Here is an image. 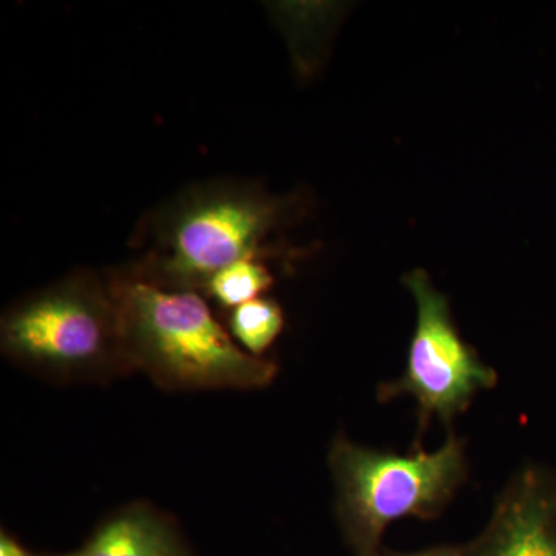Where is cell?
Listing matches in <instances>:
<instances>
[{"label":"cell","instance_id":"obj_5","mask_svg":"<svg viewBox=\"0 0 556 556\" xmlns=\"http://www.w3.org/2000/svg\"><path fill=\"white\" fill-rule=\"evenodd\" d=\"M404 285L416 302L415 334L404 375L382 383L378 397L380 402L415 399L419 431H426L433 419L450 426L467 412L478 393L496 387L497 375L460 338L447 299L426 270H412Z\"/></svg>","mask_w":556,"mask_h":556},{"label":"cell","instance_id":"obj_2","mask_svg":"<svg viewBox=\"0 0 556 556\" xmlns=\"http://www.w3.org/2000/svg\"><path fill=\"white\" fill-rule=\"evenodd\" d=\"M108 277L131 371L172 391L255 390L276 379L277 365L240 348L199 291L156 287L127 266Z\"/></svg>","mask_w":556,"mask_h":556},{"label":"cell","instance_id":"obj_1","mask_svg":"<svg viewBox=\"0 0 556 556\" xmlns=\"http://www.w3.org/2000/svg\"><path fill=\"white\" fill-rule=\"evenodd\" d=\"M294 208L252 181L197 182L141 218L131 237L141 254L127 268L156 287L203 291L218 270L276 252L269 241Z\"/></svg>","mask_w":556,"mask_h":556},{"label":"cell","instance_id":"obj_4","mask_svg":"<svg viewBox=\"0 0 556 556\" xmlns=\"http://www.w3.org/2000/svg\"><path fill=\"white\" fill-rule=\"evenodd\" d=\"M328 464L336 514L353 556L382 555L391 522L439 517L467 477L466 444L455 433L437 452L409 455L362 447L340 434Z\"/></svg>","mask_w":556,"mask_h":556},{"label":"cell","instance_id":"obj_8","mask_svg":"<svg viewBox=\"0 0 556 556\" xmlns=\"http://www.w3.org/2000/svg\"><path fill=\"white\" fill-rule=\"evenodd\" d=\"M229 331L247 353L262 357L285 327L283 311L273 299L258 298L230 309Z\"/></svg>","mask_w":556,"mask_h":556},{"label":"cell","instance_id":"obj_7","mask_svg":"<svg viewBox=\"0 0 556 556\" xmlns=\"http://www.w3.org/2000/svg\"><path fill=\"white\" fill-rule=\"evenodd\" d=\"M49 556L193 555L167 515L149 504L137 503L105 518L78 551Z\"/></svg>","mask_w":556,"mask_h":556},{"label":"cell","instance_id":"obj_11","mask_svg":"<svg viewBox=\"0 0 556 556\" xmlns=\"http://www.w3.org/2000/svg\"><path fill=\"white\" fill-rule=\"evenodd\" d=\"M380 556H464L463 547L438 546L426 551L412 552V554H396V552H382Z\"/></svg>","mask_w":556,"mask_h":556},{"label":"cell","instance_id":"obj_9","mask_svg":"<svg viewBox=\"0 0 556 556\" xmlns=\"http://www.w3.org/2000/svg\"><path fill=\"white\" fill-rule=\"evenodd\" d=\"M274 285V276L263 260H244L218 270L203 292L219 306L233 309L260 298Z\"/></svg>","mask_w":556,"mask_h":556},{"label":"cell","instance_id":"obj_3","mask_svg":"<svg viewBox=\"0 0 556 556\" xmlns=\"http://www.w3.org/2000/svg\"><path fill=\"white\" fill-rule=\"evenodd\" d=\"M0 345L21 367L64 382L134 372L109 277L87 269L11 305L0 321Z\"/></svg>","mask_w":556,"mask_h":556},{"label":"cell","instance_id":"obj_6","mask_svg":"<svg viewBox=\"0 0 556 556\" xmlns=\"http://www.w3.org/2000/svg\"><path fill=\"white\" fill-rule=\"evenodd\" d=\"M464 556H556V470L530 464L497 497L489 525Z\"/></svg>","mask_w":556,"mask_h":556},{"label":"cell","instance_id":"obj_10","mask_svg":"<svg viewBox=\"0 0 556 556\" xmlns=\"http://www.w3.org/2000/svg\"><path fill=\"white\" fill-rule=\"evenodd\" d=\"M0 556H49V555H36L33 552L27 551L20 541L14 540L10 533L2 530L0 533Z\"/></svg>","mask_w":556,"mask_h":556}]
</instances>
